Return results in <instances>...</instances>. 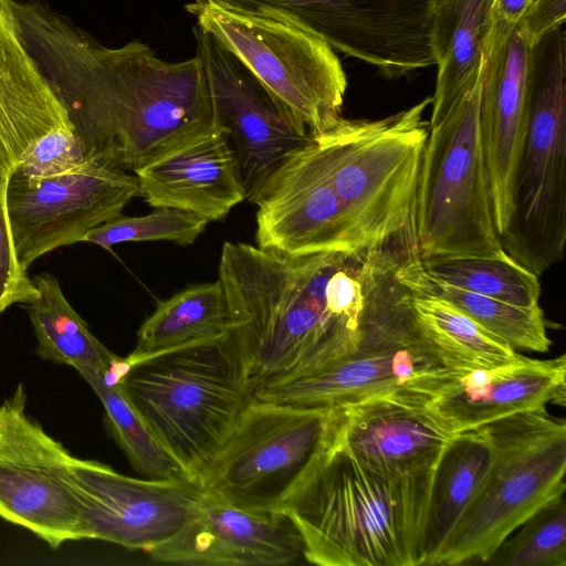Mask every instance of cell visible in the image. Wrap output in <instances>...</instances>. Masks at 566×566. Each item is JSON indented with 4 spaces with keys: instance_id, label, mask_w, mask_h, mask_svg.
Returning a JSON list of instances; mask_svg holds the SVG:
<instances>
[{
    "instance_id": "1",
    "label": "cell",
    "mask_w": 566,
    "mask_h": 566,
    "mask_svg": "<svg viewBox=\"0 0 566 566\" xmlns=\"http://www.w3.org/2000/svg\"><path fill=\"white\" fill-rule=\"evenodd\" d=\"M14 7L22 41L86 155L134 171L214 125L197 55L168 62L139 41L106 48L41 3Z\"/></svg>"
},
{
    "instance_id": "2",
    "label": "cell",
    "mask_w": 566,
    "mask_h": 566,
    "mask_svg": "<svg viewBox=\"0 0 566 566\" xmlns=\"http://www.w3.org/2000/svg\"><path fill=\"white\" fill-rule=\"evenodd\" d=\"M386 251L290 254L224 242L219 276L252 394L352 350Z\"/></svg>"
},
{
    "instance_id": "3",
    "label": "cell",
    "mask_w": 566,
    "mask_h": 566,
    "mask_svg": "<svg viewBox=\"0 0 566 566\" xmlns=\"http://www.w3.org/2000/svg\"><path fill=\"white\" fill-rule=\"evenodd\" d=\"M432 474L395 478L368 468L340 442L335 423L331 444L282 512L311 564L422 566Z\"/></svg>"
},
{
    "instance_id": "4",
    "label": "cell",
    "mask_w": 566,
    "mask_h": 566,
    "mask_svg": "<svg viewBox=\"0 0 566 566\" xmlns=\"http://www.w3.org/2000/svg\"><path fill=\"white\" fill-rule=\"evenodd\" d=\"M426 97L375 119L340 117L310 139L350 230L365 253L415 251V213L429 133Z\"/></svg>"
},
{
    "instance_id": "5",
    "label": "cell",
    "mask_w": 566,
    "mask_h": 566,
    "mask_svg": "<svg viewBox=\"0 0 566 566\" xmlns=\"http://www.w3.org/2000/svg\"><path fill=\"white\" fill-rule=\"evenodd\" d=\"M402 256L385 255L367 292L356 348L318 368L258 389L261 401L336 408L400 389L437 392L454 369L422 334L396 276Z\"/></svg>"
},
{
    "instance_id": "6",
    "label": "cell",
    "mask_w": 566,
    "mask_h": 566,
    "mask_svg": "<svg viewBox=\"0 0 566 566\" xmlns=\"http://www.w3.org/2000/svg\"><path fill=\"white\" fill-rule=\"evenodd\" d=\"M119 385L192 479L252 400L247 361L230 331L142 360Z\"/></svg>"
},
{
    "instance_id": "7",
    "label": "cell",
    "mask_w": 566,
    "mask_h": 566,
    "mask_svg": "<svg viewBox=\"0 0 566 566\" xmlns=\"http://www.w3.org/2000/svg\"><path fill=\"white\" fill-rule=\"evenodd\" d=\"M480 84L481 75L450 106L431 109L415 213L413 249L421 261L509 255L492 212L479 118Z\"/></svg>"
},
{
    "instance_id": "8",
    "label": "cell",
    "mask_w": 566,
    "mask_h": 566,
    "mask_svg": "<svg viewBox=\"0 0 566 566\" xmlns=\"http://www.w3.org/2000/svg\"><path fill=\"white\" fill-rule=\"evenodd\" d=\"M480 427L491 443V467L434 566L485 564L528 516L552 499L565 494L564 420L539 407Z\"/></svg>"
},
{
    "instance_id": "9",
    "label": "cell",
    "mask_w": 566,
    "mask_h": 566,
    "mask_svg": "<svg viewBox=\"0 0 566 566\" xmlns=\"http://www.w3.org/2000/svg\"><path fill=\"white\" fill-rule=\"evenodd\" d=\"M563 25L531 46L528 120L514 181V213L500 238L505 252L538 276L563 259L566 242V36Z\"/></svg>"
},
{
    "instance_id": "10",
    "label": "cell",
    "mask_w": 566,
    "mask_h": 566,
    "mask_svg": "<svg viewBox=\"0 0 566 566\" xmlns=\"http://www.w3.org/2000/svg\"><path fill=\"white\" fill-rule=\"evenodd\" d=\"M212 34L310 134L342 117L347 78L333 48L319 35L270 13L209 0L186 4Z\"/></svg>"
},
{
    "instance_id": "11",
    "label": "cell",
    "mask_w": 566,
    "mask_h": 566,
    "mask_svg": "<svg viewBox=\"0 0 566 566\" xmlns=\"http://www.w3.org/2000/svg\"><path fill=\"white\" fill-rule=\"evenodd\" d=\"M335 408L252 400L200 472L203 491L249 510L282 511L335 434Z\"/></svg>"
},
{
    "instance_id": "12",
    "label": "cell",
    "mask_w": 566,
    "mask_h": 566,
    "mask_svg": "<svg viewBox=\"0 0 566 566\" xmlns=\"http://www.w3.org/2000/svg\"><path fill=\"white\" fill-rule=\"evenodd\" d=\"M27 405L23 384L0 403V517L56 549L83 539L75 457L28 413Z\"/></svg>"
},
{
    "instance_id": "13",
    "label": "cell",
    "mask_w": 566,
    "mask_h": 566,
    "mask_svg": "<svg viewBox=\"0 0 566 566\" xmlns=\"http://www.w3.org/2000/svg\"><path fill=\"white\" fill-rule=\"evenodd\" d=\"M137 196L135 175L93 155L42 179L12 174L7 210L20 265L28 271L39 258L83 242L92 229L122 216Z\"/></svg>"
},
{
    "instance_id": "14",
    "label": "cell",
    "mask_w": 566,
    "mask_h": 566,
    "mask_svg": "<svg viewBox=\"0 0 566 566\" xmlns=\"http://www.w3.org/2000/svg\"><path fill=\"white\" fill-rule=\"evenodd\" d=\"M193 34L196 55L208 78L214 124L227 134L235 153L249 199L310 133L212 34L198 25Z\"/></svg>"
},
{
    "instance_id": "15",
    "label": "cell",
    "mask_w": 566,
    "mask_h": 566,
    "mask_svg": "<svg viewBox=\"0 0 566 566\" xmlns=\"http://www.w3.org/2000/svg\"><path fill=\"white\" fill-rule=\"evenodd\" d=\"M83 539L148 552L193 517L205 491L198 479H135L98 461L74 458Z\"/></svg>"
},
{
    "instance_id": "16",
    "label": "cell",
    "mask_w": 566,
    "mask_h": 566,
    "mask_svg": "<svg viewBox=\"0 0 566 566\" xmlns=\"http://www.w3.org/2000/svg\"><path fill=\"white\" fill-rule=\"evenodd\" d=\"M531 44L520 23L494 15L481 70L479 118L495 229L514 213L513 190L528 120Z\"/></svg>"
},
{
    "instance_id": "17",
    "label": "cell",
    "mask_w": 566,
    "mask_h": 566,
    "mask_svg": "<svg viewBox=\"0 0 566 566\" xmlns=\"http://www.w3.org/2000/svg\"><path fill=\"white\" fill-rule=\"evenodd\" d=\"M434 395L408 388L336 407L337 436L357 460L381 474L430 475L454 436L429 407Z\"/></svg>"
},
{
    "instance_id": "18",
    "label": "cell",
    "mask_w": 566,
    "mask_h": 566,
    "mask_svg": "<svg viewBox=\"0 0 566 566\" xmlns=\"http://www.w3.org/2000/svg\"><path fill=\"white\" fill-rule=\"evenodd\" d=\"M147 554L181 565H286L303 556V543L282 511L243 509L205 492L187 525Z\"/></svg>"
},
{
    "instance_id": "19",
    "label": "cell",
    "mask_w": 566,
    "mask_h": 566,
    "mask_svg": "<svg viewBox=\"0 0 566 566\" xmlns=\"http://www.w3.org/2000/svg\"><path fill=\"white\" fill-rule=\"evenodd\" d=\"M434 0H328L321 38L334 51L374 65L386 78L434 64Z\"/></svg>"
},
{
    "instance_id": "20",
    "label": "cell",
    "mask_w": 566,
    "mask_h": 566,
    "mask_svg": "<svg viewBox=\"0 0 566 566\" xmlns=\"http://www.w3.org/2000/svg\"><path fill=\"white\" fill-rule=\"evenodd\" d=\"M140 197L210 221L245 199L235 153L216 124L167 148L134 170Z\"/></svg>"
},
{
    "instance_id": "21",
    "label": "cell",
    "mask_w": 566,
    "mask_h": 566,
    "mask_svg": "<svg viewBox=\"0 0 566 566\" xmlns=\"http://www.w3.org/2000/svg\"><path fill=\"white\" fill-rule=\"evenodd\" d=\"M566 356L517 360L459 373L429 400V407L453 434L496 419L545 407L565 406Z\"/></svg>"
},
{
    "instance_id": "22",
    "label": "cell",
    "mask_w": 566,
    "mask_h": 566,
    "mask_svg": "<svg viewBox=\"0 0 566 566\" xmlns=\"http://www.w3.org/2000/svg\"><path fill=\"white\" fill-rule=\"evenodd\" d=\"M14 0H0V154L13 166L43 135L73 128L25 48Z\"/></svg>"
},
{
    "instance_id": "23",
    "label": "cell",
    "mask_w": 566,
    "mask_h": 566,
    "mask_svg": "<svg viewBox=\"0 0 566 566\" xmlns=\"http://www.w3.org/2000/svg\"><path fill=\"white\" fill-rule=\"evenodd\" d=\"M494 21V0H434L431 50L438 66L432 108L450 106L479 81Z\"/></svg>"
},
{
    "instance_id": "24",
    "label": "cell",
    "mask_w": 566,
    "mask_h": 566,
    "mask_svg": "<svg viewBox=\"0 0 566 566\" xmlns=\"http://www.w3.org/2000/svg\"><path fill=\"white\" fill-rule=\"evenodd\" d=\"M492 462L481 427L459 432L433 470L422 535V566H433L448 537L481 490Z\"/></svg>"
},
{
    "instance_id": "25",
    "label": "cell",
    "mask_w": 566,
    "mask_h": 566,
    "mask_svg": "<svg viewBox=\"0 0 566 566\" xmlns=\"http://www.w3.org/2000/svg\"><path fill=\"white\" fill-rule=\"evenodd\" d=\"M229 328V310L220 281L190 285L158 304L140 325L136 346L125 360L130 367L156 354L220 337Z\"/></svg>"
},
{
    "instance_id": "26",
    "label": "cell",
    "mask_w": 566,
    "mask_h": 566,
    "mask_svg": "<svg viewBox=\"0 0 566 566\" xmlns=\"http://www.w3.org/2000/svg\"><path fill=\"white\" fill-rule=\"evenodd\" d=\"M39 297L27 304L38 342L36 354L78 373L105 375L120 358L104 346L66 300L57 279L50 273L33 277Z\"/></svg>"
},
{
    "instance_id": "27",
    "label": "cell",
    "mask_w": 566,
    "mask_h": 566,
    "mask_svg": "<svg viewBox=\"0 0 566 566\" xmlns=\"http://www.w3.org/2000/svg\"><path fill=\"white\" fill-rule=\"evenodd\" d=\"M396 276L410 290L449 301L515 350L546 353L551 348L547 322L539 305L516 306L439 281L423 271L415 251L401 259Z\"/></svg>"
},
{
    "instance_id": "28",
    "label": "cell",
    "mask_w": 566,
    "mask_h": 566,
    "mask_svg": "<svg viewBox=\"0 0 566 566\" xmlns=\"http://www.w3.org/2000/svg\"><path fill=\"white\" fill-rule=\"evenodd\" d=\"M403 287L418 327L454 369L495 368L522 356L449 301Z\"/></svg>"
},
{
    "instance_id": "29",
    "label": "cell",
    "mask_w": 566,
    "mask_h": 566,
    "mask_svg": "<svg viewBox=\"0 0 566 566\" xmlns=\"http://www.w3.org/2000/svg\"><path fill=\"white\" fill-rule=\"evenodd\" d=\"M78 374L99 398L111 436L138 473L157 480L191 478L155 434L119 382L108 384L102 374L92 371Z\"/></svg>"
},
{
    "instance_id": "30",
    "label": "cell",
    "mask_w": 566,
    "mask_h": 566,
    "mask_svg": "<svg viewBox=\"0 0 566 566\" xmlns=\"http://www.w3.org/2000/svg\"><path fill=\"white\" fill-rule=\"evenodd\" d=\"M423 271L447 284L522 307L538 306V275L510 254L505 258H434Z\"/></svg>"
},
{
    "instance_id": "31",
    "label": "cell",
    "mask_w": 566,
    "mask_h": 566,
    "mask_svg": "<svg viewBox=\"0 0 566 566\" xmlns=\"http://www.w3.org/2000/svg\"><path fill=\"white\" fill-rule=\"evenodd\" d=\"M493 566H566V502L560 494L528 516L493 552Z\"/></svg>"
},
{
    "instance_id": "32",
    "label": "cell",
    "mask_w": 566,
    "mask_h": 566,
    "mask_svg": "<svg viewBox=\"0 0 566 566\" xmlns=\"http://www.w3.org/2000/svg\"><path fill=\"white\" fill-rule=\"evenodd\" d=\"M209 221L190 211L157 207L139 217L119 216L94 229L83 242L112 250L116 244L142 241H170L179 245L192 244L205 231Z\"/></svg>"
},
{
    "instance_id": "33",
    "label": "cell",
    "mask_w": 566,
    "mask_h": 566,
    "mask_svg": "<svg viewBox=\"0 0 566 566\" xmlns=\"http://www.w3.org/2000/svg\"><path fill=\"white\" fill-rule=\"evenodd\" d=\"M13 166L0 154V314L14 304H29L39 290L17 258L7 210V190Z\"/></svg>"
},
{
    "instance_id": "34",
    "label": "cell",
    "mask_w": 566,
    "mask_h": 566,
    "mask_svg": "<svg viewBox=\"0 0 566 566\" xmlns=\"http://www.w3.org/2000/svg\"><path fill=\"white\" fill-rule=\"evenodd\" d=\"M85 157L74 128H59L39 138L12 174L25 179H42L74 167Z\"/></svg>"
},
{
    "instance_id": "35",
    "label": "cell",
    "mask_w": 566,
    "mask_h": 566,
    "mask_svg": "<svg viewBox=\"0 0 566 566\" xmlns=\"http://www.w3.org/2000/svg\"><path fill=\"white\" fill-rule=\"evenodd\" d=\"M566 0H533L518 22L531 46L543 35L564 24Z\"/></svg>"
},
{
    "instance_id": "36",
    "label": "cell",
    "mask_w": 566,
    "mask_h": 566,
    "mask_svg": "<svg viewBox=\"0 0 566 566\" xmlns=\"http://www.w3.org/2000/svg\"><path fill=\"white\" fill-rule=\"evenodd\" d=\"M533 0H494V15L507 23H518Z\"/></svg>"
}]
</instances>
